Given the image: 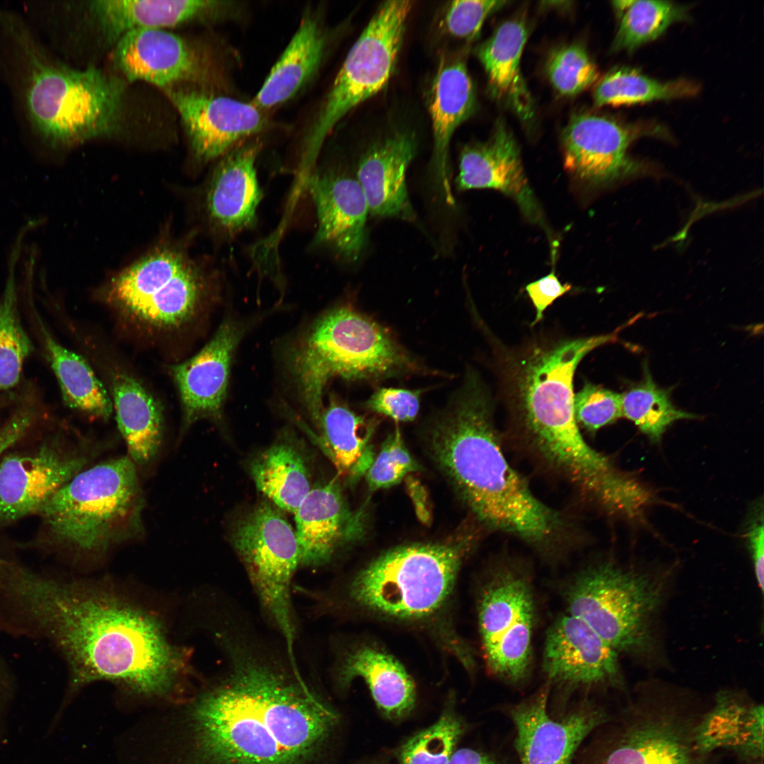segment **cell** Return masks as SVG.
Returning <instances> with one entry per match:
<instances>
[{
	"label": "cell",
	"instance_id": "cell-4",
	"mask_svg": "<svg viewBox=\"0 0 764 764\" xmlns=\"http://www.w3.org/2000/svg\"><path fill=\"white\" fill-rule=\"evenodd\" d=\"M616 332L557 341H534L499 357L502 393L514 431L542 461L592 498L615 470L583 437L574 412L573 378L593 349Z\"/></svg>",
	"mask_w": 764,
	"mask_h": 764
},
{
	"label": "cell",
	"instance_id": "cell-25",
	"mask_svg": "<svg viewBox=\"0 0 764 764\" xmlns=\"http://www.w3.org/2000/svg\"><path fill=\"white\" fill-rule=\"evenodd\" d=\"M259 141L238 144L215 167L208 185L205 206L212 225L232 236L253 227L262 197L256 170Z\"/></svg>",
	"mask_w": 764,
	"mask_h": 764
},
{
	"label": "cell",
	"instance_id": "cell-31",
	"mask_svg": "<svg viewBox=\"0 0 764 764\" xmlns=\"http://www.w3.org/2000/svg\"><path fill=\"white\" fill-rule=\"evenodd\" d=\"M326 46L327 35L323 24L314 13H305L252 103L264 110L294 98L317 73Z\"/></svg>",
	"mask_w": 764,
	"mask_h": 764
},
{
	"label": "cell",
	"instance_id": "cell-13",
	"mask_svg": "<svg viewBox=\"0 0 764 764\" xmlns=\"http://www.w3.org/2000/svg\"><path fill=\"white\" fill-rule=\"evenodd\" d=\"M535 600L530 574L514 561L498 563L480 594L478 624L487 668L509 683H521L531 673Z\"/></svg>",
	"mask_w": 764,
	"mask_h": 764
},
{
	"label": "cell",
	"instance_id": "cell-19",
	"mask_svg": "<svg viewBox=\"0 0 764 764\" xmlns=\"http://www.w3.org/2000/svg\"><path fill=\"white\" fill-rule=\"evenodd\" d=\"M112 61L129 82L164 89L183 83H203L212 76L204 57L185 40L162 28L126 33L113 45Z\"/></svg>",
	"mask_w": 764,
	"mask_h": 764
},
{
	"label": "cell",
	"instance_id": "cell-51",
	"mask_svg": "<svg viewBox=\"0 0 764 764\" xmlns=\"http://www.w3.org/2000/svg\"><path fill=\"white\" fill-rule=\"evenodd\" d=\"M12 398V395H0V409L7 405L8 402H11Z\"/></svg>",
	"mask_w": 764,
	"mask_h": 764
},
{
	"label": "cell",
	"instance_id": "cell-27",
	"mask_svg": "<svg viewBox=\"0 0 764 764\" xmlns=\"http://www.w3.org/2000/svg\"><path fill=\"white\" fill-rule=\"evenodd\" d=\"M475 98L465 62L458 57L441 58L432 83L429 110L434 139L433 168L449 205L455 204L450 179V142L456 129L473 112Z\"/></svg>",
	"mask_w": 764,
	"mask_h": 764
},
{
	"label": "cell",
	"instance_id": "cell-50",
	"mask_svg": "<svg viewBox=\"0 0 764 764\" xmlns=\"http://www.w3.org/2000/svg\"><path fill=\"white\" fill-rule=\"evenodd\" d=\"M448 764H494L485 755L469 748L454 752Z\"/></svg>",
	"mask_w": 764,
	"mask_h": 764
},
{
	"label": "cell",
	"instance_id": "cell-1",
	"mask_svg": "<svg viewBox=\"0 0 764 764\" xmlns=\"http://www.w3.org/2000/svg\"><path fill=\"white\" fill-rule=\"evenodd\" d=\"M6 608L13 635L48 639L63 656L70 672L67 699L96 681L164 698L185 670L184 652L160 620L105 588L26 569L11 581Z\"/></svg>",
	"mask_w": 764,
	"mask_h": 764
},
{
	"label": "cell",
	"instance_id": "cell-34",
	"mask_svg": "<svg viewBox=\"0 0 764 764\" xmlns=\"http://www.w3.org/2000/svg\"><path fill=\"white\" fill-rule=\"evenodd\" d=\"M361 677L369 686L377 706L390 717H400L412 710L415 687L404 667L390 655L371 647L351 653L341 668L340 679L347 685Z\"/></svg>",
	"mask_w": 764,
	"mask_h": 764
},
{
	"label": "cell",
	"instance_id": "cell-16",
	"mask_svg": "<svg viewBox=\"0 0 764 764\" xmlns=\"http://www.w3.org/2000/svg\"><path fill=\"white\" fill-rule=\"evenodd\" d=\"M618 653L580 619L567 613L546 634L543 669L548 683L568 689L622 685Z\"/></svg>",
	"mask_w": 764,
	"mask_h": 764
},
{
	"label": "cell",
	"instance_id": "cell-11",
	"mask_svg": "<svg viewBox=\"0 0 764 764\" xmlns=\"http://www.w3.org/2000/svg\"><path fill=\"white\" fill-rule=\"evenodd\" d=\"M411 1L383 2L349 50L311 125L303 162L311 163L337 124L388 83L402 45Z\"/></svg>",
	"mask_w": 764,
	"mask_h": 764
},
{
	"label": "cell",
	"instance_id": "cell-46",
	"mask_svg": "<svg viewBox=\"0 0 764 764\" xmlns=\"http://www.w3.org/2000/svg\"><path fill=\"white\" fill-rule=\"evenodd\" d=\"M419 398V390L380 388L366 402V407L397 422H409L418 414Z\"/></svg>",
	"mask_w": 764,
	"mask_h": 764
},
{
	"label": "cell",
	"instance_id": "cell-32",
	"mask_svg": "<svg viewBox=\"0 0 764 764\" xmlns=\"http://www.w3.org/2000/svg\"><path fill=\"white\" fill-rule=\"evenodd\" d=\"M527 37L525 21L510 19L502 23L477 50L494 96L525 121L533 114L532 98L521 69Z\"/></svg>",
	"mask_w": 764,
	"mask_h": 764
},
{
	"label": "cell",
	"instance_id": "cell-20",
	"mask_svg": "<svg viewBox=\"0 0 764 764\" xmlns=\"http://www.w3.org/2000/svg\"><path fill=\"white\" fill-rule=\"evenodd\" d=\"M243 333L238 323L225 319L196 354L169 367L180 399L184 429L200 419L221 418L232 358Z\"/></svg>",
	"mask_w": 764,
	"mask_h": 764
},
{
	"label": "cell",
	"instance_id": "cell-9",
	"mask_svg": "<svg viewBox=\"0 0 764 764\" xmlns=\"http://www.w3.org/2000/svg\"><path fill=\"white\" fill-rule=\"evenodd\" d=\"M473 537L392 548L353 580L352 598L373 611L398 618L429 615L445 602Z\"/></svg>",
	"mask_w": 764,
	"mask_h": 764
},
{
	"label": "cell",
	"instance_id": "cell-45",
	"mask_svg": "<svg viewBox=\"0 0 764 764\" xmlns=\"http://www.w3.org/2000/svg\"><path fill=\"white\" fill-rule=\"evenodd\" d=\"M507 3L492 0L451 1L443 13L441 28L452 37L471 41L479 35L487 17Z\"/></svg>",
	"mask_w": 764,
	"mask_h": 764
},
{
	"label": "cell",
	"instance_id": "cell-26",
	"mask_svg": "<svg viewBox=\"0 0 764 764\" xmlns=\"http://www.w3.org/2000/svg\"><path fill=\"white\" fill-rule=\"evenodd\" d=\"M413 137L395 132L374 144L361 158L356 179L365 195L369 214L414 220L406 173L415 154Z\"/></svg>",
	"mask_w": 764,
	"mask_h": 764
},
{
	"label": "cell",
	"instance_id": "cell-43",
	"mask_svg": "<svg viewBox=\"0 0 764 764\" xmlns=\"http://www.w3.org/2000/svg\"><path fill=\"white\" fill-rule=\"evenodd\" d=\"M419 470L403 441L398 428L383 442L378 454L365 477L370 491L388 488L398 484L408 474Z\"/></svg>",
	"mask_w": 764,
	"mask_h": 764
},
{
	"label": "cell",
	"instance_id": "cell-15",
	"mask_svg": "<svg viewBox=\"0 0 764 764\" xmlns=\"http://www.w3.org/2000/svg\"><path fill=\"white\" fill-rule=\"evenodd\" d=\"M641 129L590 113L572 116L561 137L565 170L589 187H601L635 174L639 164L627 154Z\"/></svg>",
	"mask_w": 764,
	"mask_h": 764
},
{
	"label": "cell",
	"instance_id": "cell-12",
	"mask_svg": "<svg viewBox=\"0 0 764 764\" xmlns=\"http://www.w3.org/2000/svg\"><path fill=\"white\" fill-rule=\"evenodd\" d=\"M231 540L262 608L285 641L288 656H294L290 586L300 565L295 531L279 508L262 502L238 519Z\"/></svg>",
	"mask_w": 764,
	"mask_h": 764
},
{
	"label": "cell",
	"instance_id": "cell-30",
	"mask_svg": "<svg viewBox=\"0 0 764 764\" xmlns=\"http://www.w3.org/2000/svg\"><path fill=\"white\" fill-rule=\"evenodd\" d=\"M108 381V392L128 457L135 465H146L155 458L162 442L163 407L146 386L124 369H111Z\"/></svg>",
	"mask_w": 764,
	"mask_h": 764
},
{
	"label": "cell",
	"instance_id": "cell-10",
	"mask_svg": "<svg viewBox=\"0 0 764 764\" xmlns=\"http://www.w3.org/2000/svg\"><path fill=\"white\" fill-rule=\"evenodd\" d=\"M569 614L594 630L618 654H646L655 647L652 618L661 583L608 561L579 572L565 592Z\"/></svg>",
	"mask_w": 764,
	"mask_h": 764
},
{
	"label": "cell",
	"instance_id": "cell-44",
	"mask_svg": "<svg viewBox=\"0 0 764 764\" xmlns=\"http://www.w3.org/2000/svg\"><path fill=\"white\" fill-rule=\"evenodd\" d=\"M574 412L579 429L594 433L623 417L621 394L587 383L574 394Z\"/></svg>",
	"mask_w": 764,
	"mask_h": 764
},
{
	"label": "cell",
	"instance_id": "cell-37",
	"mask_svg": "<svg viewBox=\"0 0 764 764\" xmlns=\"http://www.w3.org/2000/svg\"><path fill=\"white\" fill-rule=\"evenodd\" d=\"M699 87L687 80L660 81L637 69L618 67L608 71L596 84L594 101L597 107L618 106L669 100L695 95Z\"/></svg>",
	"mask_w": 764,
	"mask_h": 764
},
{
	"label": "cell",
	"instance_id": "cell-17",
	"mask_svg": "<svg viewBox=\"0 0 764 764\" xmlns=\"http://www.w3.org/2000/svg\"><path fill=\"white\" fill-rule=\"evenodd\" d=\"M549 689L548 683L511 711L521 764H572L584 739L609 719L603 710L587 702L554 719L547 709Z\"/></svg>",
	"mask_w": 764,
	"mask_h": 764
},
{
	"label": "cell",
	"instance_id": "cell-48",
	"mask_svg": "<svg viewBox=\"0 0 764 764\" xmlns=\"http://www.w3.org/2000/svg\"><path fill=\"white\" fill-rule=\"evenodd\" d=\"M36 411L29 403L22 404L0 429V455L23 436L35 418Z\"/></svg>",
	"mask_w": 764,
	"mask_h": 764
},
{
	"label": "cell",
	"instance_id": "cell-2",
	"mask_svg": "<svg viewBox=\"0 0 764 764\" xmlns=\"http://www.w3.org/2000/svg\"><path fill=\"white\" fill-rule=\"evenodd\" d=\"M230 652L226 676L187 710V764H308L336 713L305 681L243 651Z\"/></svg>",
	"mask_w": 764,
	"mask_h": 764
},
{
	"label": "cell",
	"instance_id": "cell-8",
	"mask_svg": "<svg viewBox=\"0 0 764 764\" xmlns=\"http://www.w3.org/2000/svg\"><path fill=\"white\" fill-rule=\"evenodd\" d=\"M210 286L182 253L162 249L110 280L103 300L122 325L149 340L177 336L203 313Z\"/></svg>",
	"mask_w": 764,
	"mask_h": 764
},
{
	"label": "cell",
	"instance_id": "cell-7",
	"mask_svg": "<svg viewBox=\"0 0 764 764\" xmlns=\"http://www.w3.org/2000/svg\"><path fill=\"white\" fill-rule=\"evenodd\" d=\"M143 507L136 465L125 456L83 469L38 512L57 540L98 552L141 531Z\"/></svg>",
	"mask_w": 764,
	"mask_h": 764
},
{
	"label": "cell",
	"instance_id": "cell-24",
	"mask_svg": "<svg viewBox=\"0 0 764 764\" xmlns=\"http://www.w3.org/2000/svg\"><path fill=\"white\" fill-rule=\"evenodd\" d=\"M306 183L316 211L317 241L347 260H357L365 245L369 214L357 180L326 170L311 174Z\"/></svg>",
	"mask_w": 764,
	"mask_h": 764
},
{
	"label": "cell",
	"instance_id": "cell-38",
	"mask_svg": "<svg viewBox=\"0 0 764 764\" xmlns=\"http://www.w3.org/2000/svg\"><path fill=\"white\" fill-rule=\"evenodd\" d=\"M613 4L619 18L612 44L614 51H632L686 18L684 7L667 1L623 0Z\"/></svg>",
	"mask_w": 764,
	"mask_h": 764
},
{
	"label": "cell",
	"instance_id": "cell-29",
	"mask_svg": "<svg viewBox=\"0 0 764 764\" xmlns=\"http://www.w3.org/2000/svg\"><path fill=\"white\" fill-rule=\"evenodd\" d=\"M763 706L747 704L719 692L712 707L693 727V742L702 756L724 749L741 764H763Z\"/></svg>",
	"mask_w": 764,
	"mask_h": 764
},
{
	"label": "cell",
	"instance_id": "cell-18",
	"mask_svg": "<svg viewBox=\"0 0 764 764\" xmlns=\"http://www.w3.org/2000/svg\"><path fill=\"white\" fill-rule=\"evenodd\" d=\"M695 724L669 712H643L625 722L584 764H702Z\"/></svg>",
	"mask_w": 764,
	"mask_h": 764
},
{
	"label": "cell",
	"instance_id": "cell-28",
	"mask_svg": "<svg viewBox=\"0 0 764 764\" xmlns=\"http://www.w3.org/2000/svg\"><path fill=\"white\" fill-rule=\"evenodd\" d=\"M232 2L210 0H99L88 11L113 45L126 33L139 29L175 27L232 9Z\"/></svg>",
	"mask_w": 764,
	"mask_h": 764
},
{
	"label": "cell",
	"instance_id": "cell-33",
	"mask_svg": "<svg viewBox=\"0 0 764 764\" xmlns=\"http://www.w3.org/2000/svg\"><path fill=\"white\" fill-rule=\"evenodd\" d=\"M376 423L358 415L334 397L323 410L318 429L323 449L340 475L349 484L365 475L375 458L371 439Z\"/></svg>",
	"mask_w": 764,
	"mask_h": 764
},
{
	"label": "cell",
	"instance_id": "cell-49",
	"mask_svg": "<svg viewBox=\"0 0 764 764\" xmlns=\"http://www.w3.org/2000/svg\"><path fill=\"white\" fill-rule=\"evenodd\" d=\"M747 540L752 557L759 589L764 587V526L763 511L751 519L747 531Z\"/></svg>",
	"mask_w": 764,
	"mask_h": 764
},
{
	"label": "cell",
	"instance_id": "cell-42",
	"mask_svg": "<svg viewBox=\"0 0 764 764\" xmlns=\"http://www.w3.org/2000/svg\"><path fill=\"white\" fill-rule=\"evenodd\" d=\"M462 731L461 724L456 717L444 715L403 746L401 764H448Z\"/></svg>",
	"mask_w": 764,
	"mask_h": 764
},
{
	"label": "cell",
	"instance_id": "cell-35",
	"mask_svg": "<svg viewBox=\"0 0 764 764\" xmlns=\"http://www.w3.org/2000/svg\"><path fill=\"white\" fill-rule=\"evenodd\" d=\"M41 328L47 357L64 402L91 418L108 419L113 412L111 397L89 364L56 341L44 326Z\"/></svg>",
	"mask_w": 764,
	"mask_h": 764
},
{
	"label": "cell",
	"instance_id": "cell-39",
	"mask_svg": "<svg viewBox=\"0 0 764 764\" xmlns=\"http://www.w3.org/2000/svg\"><path fill=\"white\" fill-rule=\"evenodd\" d=\"M644 378L621 394L622 416L632 421L652 441L659 442L667 428L679 419L698 416L676 407L669 391L659 387L647 366Z\"/></svg>",
	"mask_w": 764,
	"mask_h": 764
},
{
	"label": "cell",
	"instance_id": "cell-41",
	"mask_svg": "<svg viewBox=\"0 0 764 764\" xmlns=\"http://www.w3.org/2000/svg\"><path fill=\"white\" fill-rule=\"evenodd\" d=\"M545 69L554 88L565 96L579 94L598 79L595 63L586 48L577 43L560 47L552 52Z\"/></svg>",
	"mask_w": 764,
	"mask_h": 764
},
{
	"label": "cell",
	"instance_id": "cell-6",
	"mask_svg": "<svg viewBox=\"0 0 764 764\" xmlns=\"http://www.w3.org/2000/svg\"><path fill=\"white\" fill-rule=\"evenodd\" d=\"M287 364L301 403L317 427L332 378H376L415 366L386 329L347 307L318 318L290 350Z\"/></svg>",
	"mask_w": 764,
	"mask_h": 764
},
{
	"label": "cell",
	"instance_id": "cell-22",
	"mask_svg": "<svg viewBox=\"0 0 764 764\" xmlns=\"http://www.w3.org/2000/svg\"><path fill=\"white\" fill-rule=\"evenodd\" d=\"M86 463L85 458L48 444L32 453L5 456L0 463V522L38 512Z\"/></svg>",
	"mask_w": 764,
	"mask_h": 764
},
{
	"label": "cell",
	"instance_id": "cell-40",
	"mask_svg": "<svg viewBox=\"0 0 764 764\" xmlns=\"http://www.w3.org/2000/svg\"><path fill=\"white\" fill-rule=\"evenodd\" d=\"M11 260L0 299V391L17 384L23 362L33 350L20 318L13 257Z\"/></svg>",
	"mask_w": 764,
	"mask_h": 764
},
{
	"label": "cell",
	"instance_id": "cell-23",
	"mask_svg": "<svg viewBox=\"0 0 764 764\" xmlns=\"http://www.w3.org/2000/svg\"><path fill=\"white\" fill-rule=\"evenodd\" d=\"M294 515L305 566L326 563L337 549L361 539L368 526L367 508L351 509L336 480L312 488Z\"/></svg>",
	"mask_w": 764,
	"mask_h": 764
},
{
	"label": "cell",
	"instance_id": "cell-14",
	"mask_svg": "<svg viewBox=\"0 0 764 764\" xmlns=\"http://www.w3.org/2000/svg\"><path fill=\"white\" fill-rule=\"evenodd\" d=\"M164 91L180 116L194 153L202 160L222 156L270 126L264 110L253 103L198 89Z\"/></svg>",
	"mask_w": 764,
	"mask_h": 764
},
{
	"label": "cell",
	"instance_id": "cell-21",
	"mask_svg": "<svg viewBox=\"0 0 764 764\" xmlns=\"http://www.w3.org/2000/svg\"><path fill=\"white\" fill-rule=\"evenodd\" d=\"M456 182L461 191H499L516 202L526 219L546 228L540 204L523 168L519 147L503 120L497 121L487 141L463 148Z\"/></svg>",
	"mask_w": 764,
	"mask_h": 764
},
{
	"label": "cell",
	"instance_id": "cell-5",
	"mask_svg": "<svg viewBox=\"0 0 764 764\" xmlns=\"http://www.w3.org/2000/svg\"><path fill=\"white\" fill-rule=\"evenodd\" d=\"M1 27L24 68V100L34 129L47 141L69 146L108 136L120 123L125 81L100 69L52 62L16 17Z\"/></svg>",
	"mask_w": 764,
	"mask_h": 764
},
{
	"label": "cell",
	"instance_id": "cell-47",
	"mask_svg": "<svg viewBox=\"0 0 764 764\" xmlns=\"http://www.w3.org/2000/svg\"><path fill=\"white\" fill-rule=\"evenodd\" d=\"M571 288V284H563L559 280L554 270L547 275L527 284L525 289L536 309V316L531 326L538 323L543 318L545 309Z\"/></svg>",
	"mask_w": 764,
	"mask_h": 764
},
{
	"label": "cell",
	"instance_id": "cell-3",
	"mask_svg": "<svg viewBox=\"0 0 764 764\" xmlns=\"http://www.w3.org/2000/svg\"><path fill=\"white\" fill-rule=\"evenodd\" d=\"M481 381L470 374L430 433L431 452L464 504L487 528L545 552L564 545L568 523L540 502L508 463Z\"/></svg>",
	"mask_w": 764,
	"mask_h": 764
},
{
	"label": "cell",
	"instance_id": "cell-36",
	"mask_svg": "<svg viewBox=\"0 0 764 764\" xmlns=\"http://www.w3.org/2000/svg\"><path fill=\"white\" fill-rule=\"evenodd\" d=\"M257 489L279 509L294 514L312 489L306 461L295 446L276 443L250 465Z\"/></svg>",
	"mask_w": 764,
	"mask_h": 764
}]
</instances>
